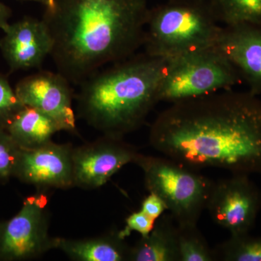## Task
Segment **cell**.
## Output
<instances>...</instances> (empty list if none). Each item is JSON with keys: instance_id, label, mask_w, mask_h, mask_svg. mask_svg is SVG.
Masks as SVG:
<instances>
[{"instance_id": "cell-21", "label": "cell", "mask_w": 261, "mask_h": 261, "mask_svg": "<svg viewBox=\"0 0 261 261\" xmlns=\"http://www.w3.org/2000/svg\"><path fill=\"white\" fill-rule=\"evenodd\" d=\"M23 106L8 79L0 73V126L5 128Z\"/></svg>"}, {"instance_id": "cell-8", "label": "cell", "mask_w": 261, "mask_h": 261, "mask_svg": "<svg viewBox=\"0 0 261 261\" xmlns=\"http://www.w3.org/2000/svg\"><path fill=\"white\" fill-rule=\"evenodd\" d=\"M245 173L214 181L206 209L231 235L250 233L261 211V191Z\"/></svg>"}, {"instance_id": "cell-14", "label": "cell", "mask_w": 261, "mask_h": 261, "mask_svg": "<svg viewBox=\"0 0 261 261\" xmlns=\"http://www.w3.org/2000/svg\"><path fill=\"white\" fill-rule=\"evenodd\" d=\"M55 249L76 261H129L130 247L119 231L97 238H55Z\"/></svg>"}, {"instance_id": "cell-15", "label": "cell", "mask_w": 261, "mask_h": 261, "mask_svg": "<svg viewBox=\"0 0 261 261\" xmlns=\"http://www.w3.org/2000/svg\"><path fill=\"white\" fill-rule=\"evenodd\" d=\"M177 224L171 214H163L151 232L130 247L129 261H179Z\"/></svg>"}, {"instance_id": "cell-2", "label": "cell", "mask_w": 261, "mask_h": 261, "mask_svg": "<svg viewBox=\"0 0 261 261\" xmlns=\"http://www.w3.org/2000/svg\"><path fill=\"white\" fill-rule=\"evenodd\" d=\"M42 20L58 72L80 85L143 46L147 0H49Z\"/></svg>"}, {"instance_id": "cell-3", "label": "cell", "mask_w": 261, "mask_h": 261, "mask_svg": "<svg viewBox=\"0 0 261 261\" xmlns=\"http://www.w3.org/2000/svg\"><path fill=\"white\" fill-rule=\"evenodd\" d=\"M166 61L145 53L98 70L80 84L77 116L103 135L123 138L139 129L159 102Z\"/></svg>"}, {"instance_id": "cell-22", "label": "cell", "mask_w": 261, "mask_h": 261, "mask_svg": "<svg viewBox=\"0 0 261 261\" xmlns=\"http://www.w3.org/2000/svg\"><path fill=\"white\" fill-rule=\"evenodd\" d=\"M157 220L152 219L143 211H139L132 213L126 219L124 229L120 231L123 238L129 236L132 231L140 233L142 238L147 236L154 228Z\"/></svg>"}, {"instance_id": "cell-1", "label": "cell", "mask_w": 261, "mask_h": 261, "mask_svg": "<svg viewBox=\"0 0 261 261\" xmlns=\"http://www.w3.org/2000/svg\"><path fill=\"white\" fill-rule=\"evenodd\" d=\"M149 145L196 171L261 174V97L232 89L170 104L151 125Z\"/></svg>"}, {"instance_id": "cell-20", "label": "cell", "mask_w": 261, "mask_h": 261, "mask_svg": "<svg viewBox=\"0 0 261 261\" xmlns=\"http://www.w3.org/2000/svg\"><path fill=\"white\" fill-rule=\"evenodd\" d=\"M20 151L21 148L13 137L5 128L0 126V182L2 183L15 177Z\"/></svg>"}, {"instance_id": "cell-10", "label": "cell", "mask_w": 261, "mask_h": 261, "mask_svg": "<svg viewBox=\"0 0 261 261\" xmlns=\"http://www.w3.org/2000/svg\"><path fill=\"white\" fill-rule=\"evenodd\" d=\"M70 84L59 72L42 70L20 80L15 91L23 106L42 111L56 120L63 130L76 134Z\"/></svg>"}, {"instance_id": "cell-25", "label": "cell", "mask_w": 261, "mask_h": 261, "mask_svg": "<svg viewBox=\"0 0 261 261\" xmlns=\"http://www.w3.org/2000/svg\"><path fill=\"white\" fill-rule=\"evenodd\" d=\"M28 1L36 2V3H40V4L45 7L47 6L48 3H49V0H28Z\"/></svg>"}, {"instance_id": "cell-23", "label": "cell", "mask_w": 261, "mask_h": 261, "mask_svg": "<svg viewBox=\"0 0 261 261\" xmlns=\"http://www.w3.org/2000/svg\"><path fill=\"white\" fill-rule=\"evenodd\" d=\"M140 210L152 219L157 220L167 210V206L159 195L149 192L142 201Z\"/></svg>"}, {"instance_id": "cell-11", "label": "cell", "mask_w": 261, "mask_h": 261, "mask_svg": "<svg viewBox=\"0 0 261 261\" xmlns=\"http://www.w3.org/2000/svg\"><path fill=\"white\" fill-rule=\"evenodd\" d=\"M73 150L70 144L53 141L35 148H21L15 177L37 190L74 187Z\"/></svg>"}, {"instance_id": "cell-7", "label": "cell", "mask_w": 261, "mask_h": 261, "mask_svg": "<svg viewBox=\"0 0 261 261\" xmlns=\"http://www.w3.org/2000/svg\"><path fill=\"white\" fill-rule=\"evenodd\" d=\"M47 191L37 190L24 200L18 214L0 222V260H29L55 249Z\"/></svg>"}, {"instance_id": "cell-18", "label": "cell", "mask_w": 261, "mask_h": 261, "mask_svg": "<svg viewBox=\"0 0 261 261\" xmlns=\"http://www.w3.org/2000/svg\"><path fill=\"white\" fill-rule=\"evenodd\" d=\"M213 250L215 261H261V236L250 233L231 235Z\"/></svg>"}, {"instance_id": "cell-16", "label": "cell", "mask_w": 261, "mask_h": 261, "mask_svg": "<svg viewBox=\"0 0 261 261\" xmlns=\"http://www.w3.org/2000/svg\"><path fill=\"white\" fill-rule=\"evenodd\" d=\"M5 130L22 149H32L51 141L57 132L63 130L56 120L36 109L24 106L10 120Z\"/></svg>"}, {"instance_id": "cell-5", "label": "cell", "mask_w": 261, "mask_h": 261, "mask_svg": "<svg viewBox=\"0 0 261 261\" xmlns=\"http://www.w3.org/2000/svg\"><path fill=\"white\" fill-rule=\"evenodd\" d=\"M134 163L143 171L146 189L164 201L176 224H197L206 209L212 179L166 156L139 153Z\"/></svg>"}, {"instance_id": "cell-12", "label": "cell", "mask_w": 261, "mask_h": 261, "mask_svg": "<svg viewBox=\"0 0 261 261\" xmlns=\"http://www.w3.org/2000/svg\"><path fill=\"white\" fill-rule=\"evenodd\" d=\"M0 40V48L12 70L37 68L50 56L53 41L42 20L24 17L9 24Z\"/></svg>"}, {"instance_id": "cell-24", "label": "cell", "mask_w": 261, "mask_h": 261, "mask_svg": "<svg viewBox=\"0 0 261 261\" xmlns=\"http://www.w3.org/2000/svg\"><path fill=\"white\" fill-rule=\"evenodd\" d=\"M12 15L11 9L0 0V29L4 31L9 23L8 20Z\"/></svg>"}, {"instance_id": "cell-17", "label": "cell", "mask_w": 261, "mask_h": 261, "mask_svg": "<svg viewBox=\"0 0 261 261\" xmlns=\"http://www.w3.org/2000/svg\"><path fill=\"white\" fill-rule=\"evenodd\" d=\"M223 27H261V0H205Z\"/></svg>"}, {"instance_id": "cell-13", "label": "cell", "mask_w": 261, "mask_h": 261, "mask_svg": "<svg viewBox=\"0 0 261 261\" xmlns=\"http://www.w3.org/2000/svg\"><path fill=\"white\" fill-rule=\"evenodd\" d=\"M214 47L233 65L248 91L261 96V27H223Z\"/></svg>"}, {"instance_id": "cell-9", "label": "cell", "mask_w": 261, "mask_h": 261, "mask_svg": "<svg viewBox=\"0 0 261 261\" xmlns=\"http://www.w3.org/2000/svg\"><path fill=\"white\" fill-rule=\"evenodd\" d=\"M139 154L135 146L123 138L102 135L73 150V183L84 190L106 185L113 175Z\"/></svg>"}, {"instance_id": "cell-4", "label": "cell", "mask_w": 261, "mask_h": 261, "mask_svg": "<svg viewBox=\"0 0 261 261\" xmlns=\"http://www.w3.org/2000/svg\"><path fill=\"white\" fill-rule=\"evenodd\" d=\"M222 28L205 0H167L149 9L142 47L169 59L214 47Z\"/></svg>"}, {"instance_id": "cell-6", "label": "cell", "mask_w": 261, "mask_h": 261, "mask_svg": "<svg viewBox=\"0 0 261 261\" xmlns=\"http://www.w3.org/2000/svg\"><path fill=\"white\" fill-rule=\"evenodd\" d=\"M243 84L238 72L215 47L166 59L160 102L174 103L232 89Z\"/></svg>"}, {"instance_id": "cell-19", "label": "cell", "mask_w": 261, "mask_h": 261, "mask_svg": "<svg viewBox=\"0 0 261 261\" xmlns=\"http://www.w3.org/2000/svg\"><path fill=\"white\" fill-rule=\"evenodd\" d=\"M179 261H215L214 250L197 224H177Z\"/></svg>"}]
</instances>
